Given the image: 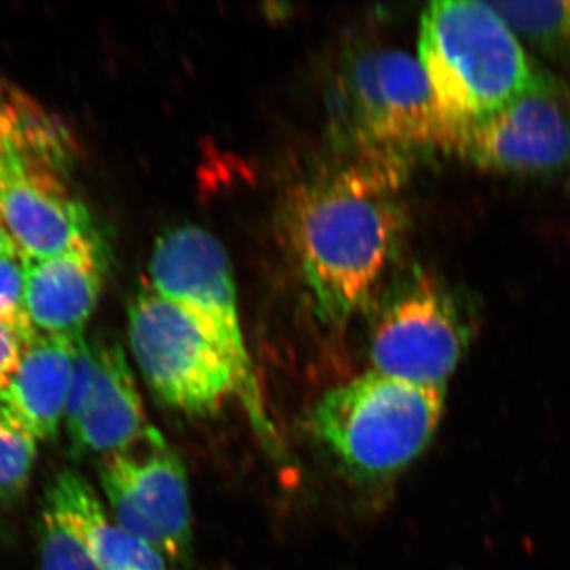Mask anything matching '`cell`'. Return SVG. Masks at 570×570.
<instances>
[{
  "mask_svg": "<svg viewBox=\"0 0 570 570\" xmlns=\"http://www.w3.org/2000/svg\"><path fill=\"white\" fill-rule=\"evenodd\" d=\"M148 272L153 291L193 314L232 355L247 385L261 393L239 325L234 272L223 245L205 228L183 225L157 239Z\"/></svg>",
  "mask_w": 570,
  "mask_h": 570,
  "instance_id": "obj_7",
  "label": "cell"
},
{
  "mask_svg": "<svg viewBox=\"0 0 570 570\" xmlns=\"http://www.w3.org/2000/svg\"><path fill=\"white\" fill-rule=\"evenodd\" d=\"M404 176L406 164L358 157L285 198V242L330 324H344L376 294L403 232L395 193Z\"/></svg>",
  "mask_w": 570,
  "mask_h": 570,
  "instance_id": "obj_1",
  "label": "cell"
},
{
  "mask_svg": "<svg viewBox=\"0 0 570 570\" xmlns=\"http://www.w3.org/2000/svg\"><path fill=\"white\" fill-rule=\"evenodd\" d=\"M18 253L17 246H14L13 239L10 238V235L7 234L3 225L0 224V258L11 257V255H17Z\"/></svg>",
  "mask_w": 570,
  "mask_h": 570,
  "instance_id": "obj_22",
  "label": "cell"
},
{
  "mask_svg": "<svg viewBox=\"0 0 570 570\" xmlns=\"http://www.w3.org/2000/svg\"><path fill=\"white\" fill-rule=\"evenodd\" d=\"M104 253L94 234L50 258L26 261L24 309L41 335L81 340L104 283Z\"/></svg>",
  "mask_w": 570,
  "mask_h": 570,
  "instance_id": "obj_11",
  "label": "cell"
},
{
  "mask_svg": "<svg viewBox=\"0 0 570 570\" xmlns=\"http://www.w3.org/2000/svg\"><path fill=\"white\" fill-rule=\"evenodd\" d=\"M26 261L20 254L0 258V322L36 332L24 309Z\"/></svg>",
  "mask_w": 570,
  "mask_h": 570,
  "instance_id": "obj_19",
  "label": "cell"
},
{
  "mask_svg": "<svg viewBox=\"0 0 570 570\" xmlns=\"http://www.w3.org/2000/svg\"><path fill=\"white\" fill-rule=\"evenodd\" d=\"M474 333L466 307L436 277L415 268L385 296L371 333L374 373L445 389Z\"/></svg>",
  "mask_w": 570,
  "mask_h": 570,
  "instance_id": "obj_6",
  "label": "cell"
},
{
  "mask_svg": "<svg viewBox=\"0 0 570 570\" xmlns=\"http://www.w3.org/2000/svg\"><path fill=\"white\" fill-rule=\"evenodd\" d=\"M130 348L149 389L164 404L208 417L238 396L255 431L273 438L261 393L247 385L223 344L184 307L142 288L129 307Z\"/></svg>",
  "mask_w": 570,
  "mask_h": 570,
  "instance_id": "obj_4",
  "label": "cell"
},
{
  "mask_svg": "<svg viewBox=\"0 0 570 570\" xmlns=\"http://www.w3.org/2000/svg\"><path fill=\"white\" fill-rule=\"evenodd\" d=\"M92 355L91 395L69 436L78 453L107 459L145 441L154 428L146 419L137 382L122 347L97 344L92 346Z\"/></svg>",
  "mask_w": 570,
  "mask_h": 570,
  "instance_id": "obj_12",
  "label": "cell"
},
{
  "mask_svg": "<svg viewBox=\"0 0 570 570\" xmlns=\"http://www.w3.org/2000/svg\"><path fill=\"white\" fill-rule=\"evenodd\" d=\"M41 570H99L80 539L52 510H45L40 532Z\"/></svg>",
  "mask_w": 570,
  "mask_h": 570,
  "instance_id": "obj_18",
  "label": "cell"
},
{
  "mask_svg": "<svg viewBox=\"0 0 570 570\" xmlns=\"http://www.w3.org/2000/svg\"><path fill=\"white\" fill-rule=\"evenodd\" d=\"M61 142L22 154L0 187V224L24 261H41L96 234L88 209L58 174Z\"/></svg>",
  "mask_w": 570,
  "mask_h": 570,
  "instance_id": "obj_9",
  "label": "cell"
},
{
  "mask_svg": "<svg viewBox=\"0 0 570 570\" xmlns=\"http://www.w3.org/2000/svg\"><path fill=\"white\" fill-rule=\"evenodd\" d=\"M445 389L370 373L326 392L309 415L318 444L352 479L385 482L411 466L436 434Z\"/></svg>",
  "mask_w": 570,
  "mask_h": 570,
  "instance_id": "obj_3",
  "label": "cell"
},
{
  "mask_svg": "<svg viewBox=\"0 0 570 570\" xmlns=\"http://www.w3.org/2000/svg\"><path fill=\"white\" fill-rule=\"evenodd\" d=\"M59 140L62 138L39 105L0 78V187L22 154Z\"/></svg>",
  "mask_w": 570,
  "mask_h": 570,
  "instance_id": "obj_16",
  "label": "cell"
},
{
  "mask_svg": "<svg viewBox=\"0 0 570 570\" xmlns=\"http://www.w3.org/2000/svg\"><path fill=\"white\" fill-rule=\"evenodd\" d=\"M455 153L483 170L534 174L570 165V97L538 73L527 91L464 129Z\"/></svg>",
  "mask_w": 570,
  "mask_h": 570,
  "instance_id": "obj_8",
  "label": "cell"
},
{
  "mask_svg": "<svg viewBox=\"0 0 570 570\" xmlns=\"http://www.w3.org/2000/svg\"><path fill=\"white\" fill-rule=\"evenodd\" d=\"M37 332H24L0 322V392L10 384L22 362L26 348Z\"/></svg>",
  "mask_w": 570,
  "mask_h": 570,
  "instance_id": "obj_21",
  "label": "cell"
},
{
  "mask_svg": "<svg viewBox=\"0 0 570 570\" xmlns=\"http://www.w3.org/2000/svg\"><path fill=\"white\" fill-rule=\"evenodd\" d=\"M47 508L81 540L97 569L170 570V561L163 553L116 524L96 490L80 474H59L48 493Z\"/></svg>",
  "mask_w": 570,
  "mask_h": 570,
  "instance_id": "obj_13",
  "label": "cell"
},
{
  "mask_svg": "<svg viewBox=\"0 0 570 570\" xmlns=\"http://www.w3.org/2000/svg\"><path fill=\"white\" fill-rule=\"evenodd\" d=\"M510 29L550 61L570 70V0H493Z\"/></svg>",
  "mask_w": 570,
  "mask_h": 570,
  "instance_id": "obj_15",
  "label": "cell"
},
{
  "mask_svg": "<svg viewBox=\"0 0 570 570\" xmlns=\"http://www.w3.org/2000/svg\"><path fill=\"white\" fill-rule=\"evenodd\" d=\"M77 341L37 333L0 401L37 439L58 434L66 414Z\"/></svg>",
  "mask_w": 570,
  "mask_h": 570,
  "instance_id": "obj_14",
  "label": "cell"
},
{
  "mask_svg": "<svg viewBox=\"0 0 570 570\" xmlns=\"http://www.w3.org/2000/svg\"><path fill=\"white\" fill-rule=\"evenodd\" d=\"M419 61L456 141L471 124L530 88L539 71L489 2L441 0L420 26Z\"/></svg>",
  "mask_w": 570,
  "mask_h": 570,
  "instance_id": "obj_2",
  "label": "cell"
},
{
  "mask_svg": "<svg viewBox=\"0 0 570 570\" xmlns=\"http://www.w3.org/2000/svg\"><path fill=\"white\" fill-rule=\"evenodd\" d=\"M102 483H110L151 521L167 543V560L181 561L193 542V508L186 468L154 430L132 449L104 460Z\"/></svg>",
  "mask_w": 570,
  "mask_h": 570,
  "instance_id": "obj_10",
  "label": "cell"
},
{
  "mask_svg": "<svg viewBox=\"0 0 570 570\" xmlns=\"http://www.w3.org/2000/svg\"><path fill=\"white\" fill-rule=\"evenodd\" d=\"M37 438L0 401V499L21 494L31 479Z\"/></svg>",
  "mask_w": 570,
  "mask_h": 570,
  "instance_id": "obj_17",
  "label": "cell"
},
{
  "mask_svg": "<svg viewBox=\"0 0 570 570\" xmlns=\"http://www.w3.org/2000/svg\"><path fill=\"white\" fill-rule=\"evenodd\" d=\"M94 381V355L92 346L86 343L81 337L75 347L73 371H71V381L69 396H67L66 422L67 433L77 425L88 404L89 395H91Z\"/></svg>",
  "mask_w": 570,
  "mask_h": 570,
  "instance_id": "obj_20",
  "label": "cell"
},
{
  "mask_svg": "<svg viewBox=\"0 0 570 570\" xmlns=\"http://www.w3.org/2000/svg\"><path fill=\"white\" fill-rule=\"evenodd\" d=\"M347 132L360 157L406 163L419 149L453 151V134L419 59L397 50L363 52L343 81Z\"/></svg>",
  "mask_w": 570,
  "mask_h": 570,
  "instance_id": "obj_5",
  "label": "cell"
}]
</instances>
